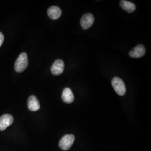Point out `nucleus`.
I'll list each match as a JSON object with an SVG mask.
<instances>
[{"label": "nucleus", "mask_w": 151, "mask_h": 151, "mask_svg": "<svg viewBox=\"0 0 151 151\" xmlns=\"http://www.w3.org/2000/svg\"><path fill=\"white\" fill-rule=\"evenodd\" d=\"M145 53H146L145 47L142 44H138L133 50L130 51L129 54L130 57L132 58H138L142 57Z\"/></svg>", "instance_id": "nucleus-7"}, {"label": "nucleus", "mask_w": 151, "mask_h": 151, "mask_svg": "<svg viewBox=\"0 0 151 151\" xmlns=\"http://www.w3.org/2000/svg\"><path fill=\"white\" fill-rule=\"evenodd\" d=\"M47 12L49 17L53 20H57L59 19L62 15V11L60 9L59 7L56 6L50 7Z\"/></svg>", "instance_id": "nucleus-9"}, {"label": "nucleus", "mask_w": 151, "mask_h": 151, "mask_svg": "<svg viewBox=\"0 0 151 151\" xmlns=\"http://www.w3.org/2000/svg\"><path fill=\"white\" fill-rule=\"evenodd\" d=\"M14 118L10 114H4L0 117V130L3 131L12 124Z\"/></svg>", "instance_id": "nucleus-6"}, {"label": "nucleus", "mask_w": 151, "mask_h": 151, "mask_svg": "<svg viewBox=\"0 0 151 151\" xmlns=\"http://www.w3.org/2000/svg\"><path fill=\"white\" fill-rule=\"evenodd\" d=\"M4 40V36L2 32H0V47H1L2 44Z\"/></svg>", "instance_id": "nucleus-12"}, {"label": "nucleus", "mask_w": 151, "mask_h": 151, "mask_svg": "<svg viewBox=\"0 0 151 151\" xmlns=\"http://www.w3.org/2000/svg\"><path fill=\"white\" fill-rule=\"evenodd\" d=\"M112 86L116 93L120 96H123L126 92V87L124 81L118 77H114L111 81Z\"/></svg>", "instance_id": "nucleus-2"}, {"label": "nucleus", "mask_w": 151, "mask_h": 151, "mask_svg": "<svg viewBox=\"0 0 151 151\" xmlns=\"http://www.w3.org/2000/svg\"><path fill=\"white\" fill-rule=\"evenodd\" d=\"M62 99L63 101L67 104L72 103L74 100V95L70 88H65L62 92Z\"/></svg>", "instance_id": "nucleus-10"}, {"label": "nucleus", "mask_w": 151, "mask_h": 151, "mask_svg": "<svg viewBox=\"0 0 151 151\" xmlns=\"http://www.w3.org/2000/svg\"><path fill=\"white\" fill-rule=\"evenodd\" d=\"M28 58L26 53H22L17 58L15 63V70L17 72H22L27 68Z\"/></svg>", "instance_id": "nucleus-1"}, {"label": "nucleus", "mask_w": 151, "mask_h": 151, "mask_svg": "<svg viewBox=\"0 0 151 151\" xmlns=\"http://www.w3.org/2000/svg\"><path fill=\"white\" fill-rule=\"evenodd\" d=\"M120 5L121 7L123 10L129 12V13H132V12H134L136 9V6L133 3L130 2L128 1H125V0L120 1Z\"/></svg>", "instance_id": "nucleus-11"}, {"label": "nucleus", "mask_w": 151, "mask_h": 151, "mask_svg": "<svg viewBox=\"0 0 151 151\" xmlns=\"http://www.w3.org/2000/svg\"><path fill=\"white\" fill-rule=\"evenodd\" d=\"M27 107L32 111H38L40 109V104L37 97L34 95H32L29 97L27 100Z\"/></svg>", "instance_id": "nucleus-8"}, {"label": "nucleus", "mask_w": 151, "mask_h": 151, "mask_svg": "<svg viewBox=\"0 0 151 151\" xmlns=\"http://www.w3.org/2000/svg\"><path fill=\"white\" fill-rule=\"evenodd\" d=\"M75 141V136L72 134H67L62 138L59 143L60 148L66 151L70 148Z\"/></svg>", "instance_id": "nucleus-3"}, {"label": "nucleus", "mask_w": 151, "mask_h": 151, "mask_svg": "<svg viewBox=\"0 0 151 151\" xmlns=\"http://www.w3.org/2000/svg\"><path fill=\"white\" fill-rule=\"evenodd\" d=\"M65 69V63L62 60H55L51 67V72L53 75H60L62 74Z\"/></svg>", "instance_id": "nucleus-5"}, {"label": "nucleus", "mask_w": 151, "mask_h": 151, "mask_svg": "<svg viewBox=\"0 0 151 151\" xmlns=\"http://www.w3.org/2000/svg\"><path fill=\"white\" fill-rule=\"evenodd\" d=\"M95 21L93 15L91 13H87L84 14L81 18L80 24L81 27L84 30H87L91 27Z\"/></svg>", "instance_id": "nucleus-4"}]
</instances>
